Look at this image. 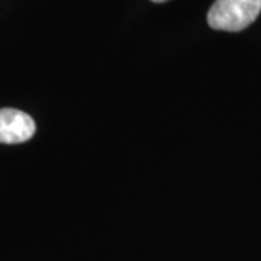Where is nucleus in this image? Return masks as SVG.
Returning <instances> with one entry per match:
<instances>
[{"label": "nucleus", "instance_id": "f03ea898", "mask_svg": "<svg viewBox=\"0 0 261 261\" xmlns=\"http://www.w3.org/2000/svg\"><path fill=\"white\" fill-rule=\"evenodd\" d=\"M35 122L28 113L3 108L0 109V142L2 144H20L31 140L35 134Z\"/></svg>", "mask_w": 261, "mask_h": 261}, {"label": "nucleus", "instance_id": "7ed1b4c3", "mask_svg": "<svg viewBox=\"0 0 261 261\" xmlns=\"http://www.w3.org/2000/svg\"><path fill=\"white\" fill-rule=\"evenodd\" d=\"M151 2H155V3H163V2H167V0H151Z\"/></svg>", "mask_w": 261, "mask_h": 261}, {"label": "nucleus", "instance_id": "f257e3e1", "mask_svg": "<svg viewBox=\"0 0 261 261\" xmlns=\"http://www.w3.org/2000/svg\"><path fill=\"white\" fill-rule=\"evenodd\" d=\"M261 12V0H215L207 23L216 31L240 32L248 28Z\"/></svg>", "mask_w": 261, "mask_h": 261}]
</instances>
